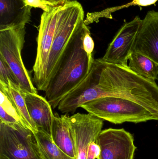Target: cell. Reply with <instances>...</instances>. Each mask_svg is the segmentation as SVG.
Listing matches in <instances>:
<instances>
[{
    "label": "cell",
    "instance_id": "6da1fadb",
    "mask_svg": "<svg viewBox=\"0 0 158 159\" xmlns=\"http://www.w3.org/2000/svg\"><path fill=\"white\" fill-rule=\"evenodd\" d=\"M105 97L127 98L158 113V86L155 80L144 78L129 66L95 59L86 78L68 94L76 108L84 103Z\"/></svg>",
    "mask_w": 158,
    "mask_h": 159
},
{
    "label": "cell",
    "instance_id": "7a4b0ae2",
    "mask_svg": "<svg viewBox=\"0 0 158 159\" xmlns=\"http://www.w3.org/2000/svg\"><path fill=\"white\" fill-rule=\"evenodd\" d=\"M90 30L83 21L75 33L60 60L57 69L46 89L45 97L53 109L77 88L91 71L94 59L83 47V40Z\"/></svg>",
    "mask_w": 158,
    "mask_h": 159
},
{
    "label": "cell",
    "instance_id": "3957f363",
    "mask_svg": "<svg viewBox=\"0 0 158 159\" xmlns=\"http://www.w3.org/2000/svg\"><path fill=\"white\" fill-rule=\"evenodd\" d=\"M80 107L89 114L115 124L158 120V113L122 97H102L84 103Z\"/></svg>",
    "mask_w": 158,
    "mask_h": 159
},
{
    "label": "cell",
    "instance_id": "277c9868",
    "mask_svg": "<svg viewBox=\"0 0 158 159\" xmlns=\"http://www.w3.org/2000/svg\"><path fill=\"white\" fill-rule=\"evenodd\" d=\"M84 15L82 6L76 0H67L61 6L48 57L46 74L47 87L72 37L84 21Z\"/></svg>",
    "mask_w": 158,
    "mask_h": 159
},
{
    "label": "cell",
    "instance_id": "5b68a950",
    "mask_svg": "<svg viewBox=\"0 0 158 159\" xmlns=\"http://www.w3.org/2000/svg\"><path fill=\"white\" fill-rule=\"evenodd\" d=\"M25 34L26 26L23 25L0 30V58L10 67L22 90L37 93L21 56Z\"/></svg>",
    "mask_w": 158,
    "mask_h": 159
},
{
    "label": "cell",
    "instance_id": "8992f818",
    "mask_svg": "<svg viewBox=\"0 0 158 159\" xmlns=\"http://www.w3.org/2000/svg\"><path fill=\"white\" fill-rule=\"evenodd\" d=\"M0 159H45L31 130L0 122Z\"/></svg>",
    "mask_w": 158,
    "mask_h": 159
},
{
    "label": "cell",
    "instance_id": "52a82bcc",
    "mask_svg": "<svg viewBox=\"0 0 158 159\" xmlns=\"http://www.w3.org/2000/svg\"><path fill=\"white\" fill-rule=\"evenodd\" d=\"M61 5L51 6L43 11L41 16L37 39V53L33 66V82L39 90L45 91L47 87L46 74L48 57Z\"/></svg>",
    "mask_w": 158,
    "mask_h": 159
},
{
    "label": "cell",
    "instance_id": "ba28073f",
    "mask_svg": "<svg viewBox=\"0 0 158 159\" xmlns=\"http://www.w3.org/2000/svg\"><path fill=\"white\" fill-rule=\"evenodd\" d=\"M66 118L74 142L76 159H86L87 151L92 142H97L102 131L104 120L92 114L78 113Z\"/></svg>",
    "mask_w": 158,
    "mask_h": 159
},
{
    "label": "cell",
    "instance_id": "9c48e42d",
    "mask_svg": "<svg viewBox=\"0 0 158 159\" xmlns=\"http://www.w3.org/2000/svg\"><path fill=\"white\" fill-rule=\"evenodd\" d=\"M97 142L100 148L97 159H134L136 149L134 138L124 129L102 130Z\"/></svg>",
    "mask_w": 158,
    "mask_h": 159
},
{
    "label": "cell",
    "instance_id": "30bf717a",
    "mask_svg": "<svg viewBox=\"0 0 158 159\" xmlns=\"http://www.w3.org/2000/svg\"><path fill=\"white\" fill-rule=\"evenodd\" d=\"M142 20L137 16L131 21L125 22L109 44L101 60L108 63L129 66L128 61Z\"/></svg>",
    "mask_w": 158,
    "mask_h": 159
},
{
    "label": "cell",
    "instance_id": "8fae6325",
    "mask_svg": "<svg viewBox=\"0 0 158 159\" xmlns=\"http://www.w3.org/2000/svg\"><path fill=\"white\" fill-rule=\"evenodd\" d=\"M132 52L143 54L158 64V11H148L142 20Z\"/></svg>",
    "mask_w": 158,
    "mask_h": 159
},
{
    "label": "cell",
    "instance_id": "7c38bea8",
    "mask_svg": "<svg viewBox=\"0 0 158 159\" xmlns=\"http://www.w3.org/2000/svg\"><path fill=\"white\" fill-rule=\"evenodd\" d=\"M23 94L29 114L38 130L43 131L52 136V126L55 115L51 104L46 98L38 93L23 91Z\"/></svg>",
    "mask_w": 158,
    "mask_h": 159
},
{
    "label": "cell",
    "instance_id": "4fadbf2b",
    "mask_svg": "<svg viewBox=\"0 0 158 159\" xmlns=\"http://www.w3.org/2000/svg\"><path fill=\"white\" fill-rule=\"evenodd\" d=\"M32 8L25 0H0V30L26 26L30 20Z\"/></svg>",
    "mask_w": 158,
    "mask_h": 159
},
{
    "label": "cell",
    "instance_id": "5bb4252c",
    "mask_svg": "<svg viewBox=\"0 0 158 159\" xmlns=\"http://www.w3.org/2000/svg\"><path fill=\"white\" fill-rule=\"evenodd\" d=\"M54 143L70 157L76 159L74 142L66 115L55 116L52 129Z\"/></svg>",
    "mask_w": 158,
    "mask_h": 159
},
{
    "label": "cell",
    "instance_id": "9a60e30c",
    "mask_svg": "<svg viewBox=\"0 0 158 159\" xmlns=\"http://www.w3.org/2000/svg\"><path fill=\"white\" fill-rule=\"evenodd\" d=\"M129 61V68L136 74L155 81L158 79V64L148 57L132 52Z\"/></svg>",
    "mask_w": 158,
    "mask_h": 159
},
{
    "label": "cell",
    "instance_id": "2e32d148",
    "mask_svg": "<svg viewBox=\"0 0 158 159\" xmlns=\"http://www.w3.org/2000/svg\"><path fill=\"white\" fill-rule=\"evenodd\" d=\"M8 92L23 125L31 130L33 134L37 132L38 131V128L29 114L23 95V91L19 85L9 81Z\"/></svg>",
    "mask_w": 158,
    "mask_h": 159
},
{
    "label": "cell",
    "instance_id": "e0dca14e",
    "mask_svg": "<svg viewBox=\"0 0 158 159\" xmlns=\"http://www.w3.org/2000/svg\"><path fill=\"white\" fill-rule=\"evenodd\" d=\"M38 146L45 159H74L62 151L54 143L52 137L46 133L38 130L34 134Z\"/></svg>",
    "mask_w": 158,
    "mask_h": 159
},
{
    "label": "cell",
    "instance_id": "ac0fdd59",
    "mask_svg": "<svg viewBox=\"0 0 158 159\" xmlns=\"http://www.w3.org/2000/svg\"><path fill=\"white\" fill-rule=\"evenodd\" d=\"M9 81L19 86L16 77L10 67L0 58V83L8 86Z\"/></svg>",
    "mask_w": 158,
    "mask_h": 159
},
{
    "label": "cell",
    "instance_id": "d6986e66",
    "mask_svg": "<svg viewBox=\"0 0 158 159\" xmlns=\"http://www.w3.org/2000/svg\"><path fill=\"white\" fill-rule=\"evenodd\" d=\"M100 153V148L97 142H92L87 151L86 159L98 158Z\"/></svg>",
    "mask_w": 158,
    "mask_h": 159
},
{
    "label": "cell",
    "instance_id": "ffe728a7",
    "mask_svg": "<svg viewBox=\"0 0 158 159\" xmlns=\"http://www.w3.org/2000/svg\"><path fill=\"white\" fill-rule=\"evenodd\" d=\"M158 0H134L128 4V6L138 5L140 6H147L154 4Z\"/></svg>",
    "mask_w": 158,
    "mask_h": 159
},
{
    "label": "cell",
    "instance_id": "44dd1931",
    "mask_svg": "<svg viewBox=\"0 0 158 159\" xmlns=\"http://www.w3.org/2000/svg\"><path fill=\"white\" fill-rule=\"evenodd\" d=\"M67 0H45L46 4L52 6L61 5L64 4Z\"/></svg>",
    "mask_w": 158,
    "mask_h": 159
},
{
    "label": "cell",
    "instance_id": "7402d4cb",
    "mask_svg": "<svg viewBox=\"0 0 158 159\" xmlns=\"http://www.w3.org/2000/svg\"><path fill=\"white\" fill-rule=\"evenodd\" d=\"M38 1V0H25V2L27 3V4H28V5H29L34 4L35 3L37 2ZM42 1L45 3L46 4V3L45 2V0H42Z\"/></svg>",
    "mask_w": 158,
    "mask_h": 159
}]
</instances>
